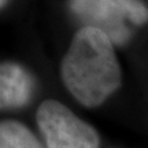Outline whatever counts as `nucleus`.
I'll use <instances>...</instances> for the list:
<instances>
[{"mask_svg":"<svg viewBox=\"0 0 148 148\" xmlns=\"http://www.w3.org/2000/svg\"><path fill=\"white\" fill-rule=\"evenodd\" d=\"M64 86L85 107H97L122 82L121 66L110 37L99 29L81 27L62 62Z\"/></svg>","mask_w":148,"mask_h":148,"instance_id":"obj_1","label":"nucleus"},{"mask_svg":"<svg viewBox=\"0 0 148 148\" xmlns=\"http://www.w3.org/2000/svg\"><path fill=\"white\" fill-rule=\"evenodd\" d=\"M69 5L85 26L99 29L119 45L132 36L126 22L143 25L148 21V8L140 0H69Z\"/></svg>","mask_w":148,"mask_h":148,"instance_id":"obj_2","label":"nucleus"},{"mask_svg":"<svg viewBox=\"0 0 148 148\" xmlns=\"http://www.w3.org/2000/svg\"><path fill=\"white\" fill-rule=\"evenodd\" d=\"M37 123L48 148H99L95 129L56 100L41 103Z\"/></svg>","mask_w":148,"mask_h":148,"instance_id":"obj_3","label":"nucleus"},{"mask_svg":"<svg viewBox=\"0 0 148 148\" xmlns=\"http://www.w3.org/2000/svg\"><path fill=\"white\" fill-rule=\"evenodd\" d=\"M33 90L30 74L16 63H0V108L26 104Z\"/></svg>","mask_w":148,"mask_h":148,"instance_id":"obj_4","label":"nucleus"},{"mask_svg":"<svg viewBox=\"0 0 148 148\" xmlns=\"http://www.w3.org/2000/svg\"><path fill=\"white\" fill-rule=\"evenodd\" d=\"M0 148H42L26 126L15 121L0 122Z\"/></svg>","mask_w":148,"mask_h":148,"instance_id":"obj_5","label":"nucleus"},{"mask_svg":"<svg viewBox=\"0 0 148 148\" xmlns=\"http://www.w3.org/2000/svg\"><path fill=\"white\" fill-rule=\"evenodd\" d=\"M5 3H7V0H0V8H1V7H3Z\"/></svg>","mask_w":148,"mask_h":148,"instance_id":"obj_6","label":"nucleus"}]
</instances>
